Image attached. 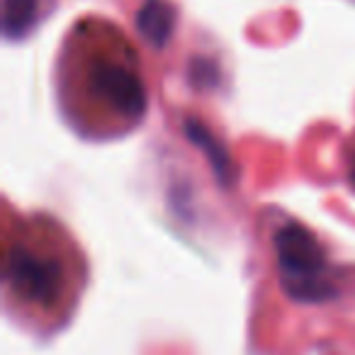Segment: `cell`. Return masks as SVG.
<instances>
[{"instance_id": "1", "label": "cell", "mask_w": 355, "mask_h": 355, "mask_svg": "<svg viewBox=\"0 0 355 355\" xmlns=\"http://www.w3.org/2000/svg\"><path fill=\"white\" fill-rule=\"evenodd\" d=\"M80 270L78 251L49 219L20 224L8 243V295L25 314L64 316L80 290Z\"/></svg>"}, {"instance_id": "2", "label": "cell", "mask_w": 355, "mask_h": 355, "mask_svg": "<svg viewBox=\"0 0 355 355\" xmlns=\"http://www.w3.org/2000/svg\"><path fill=\"white\" fill-rule=\"evenodd\" d=\"M85 95L100 110V129L119 132L146 112V88L132 66L114 59H98L85 71Z\"/></svg>"}, {"instance_id": "3", "label": "cell", "mask_w": 355, "mask_h": 355, "mask_svg": "<svg viewBox=\"0 0 355 355\" xmlns=\"http://www.w3.org/2000/svg\"><path fill=\"white\" fill-rule=\"evenodd\" d=\"M277 258H280V272L292 295L319 300L331 292L326 280L324 251L300 224H287L277 234Z\"/></svg>"}, {"instance_id": "4", "label": "cell", "mask_w": 355, "mask_h": 355, "mask_svg": "<svg viewBox=\"0 0 355 355\" xmlns=\"http://www.w3.org/2000/svg\"><path fill=\"white\" fill-rule=\"evenodd\" d=\"M175 12L166 0H146L137 12V27L141 37L153 46H163L173 35Z\"/></svg>"}, {"instance_id": "5", "label": "cell", "mask_w": 355, "mask_h": 355, "mask_svg": "<svg viewBox=\"0 0 355 355\" xmlns=\"http://www.w3.org/2000/svg\"><path fill=\"white\" fill-rule=\"evenodd\" d=\"M37 20V0H3V32L22 40Z\"/></svg>"}, {"instance_id": "6", "label": "cell", "mask_w": 355, "mask_h": 355, "mask_svg": "<svg viewBox=\"0 0 355 355\" xmlns=\"http://www.w3.org/2000/svg\"><path fill=\"white\" fill-rule=\"evenodd\" d=\"M350 185L355 188V144L350 148Z\"/></svg>"}]
</instances>
